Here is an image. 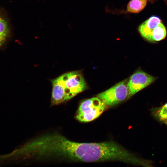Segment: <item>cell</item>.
Returning a JSON list of instances; mask_svg holds the SVG:
<instances>
[{"instance_id": "6da1fadb", "label": "cell", "mask_w": 167, "mask_h": 167, "mask_svg": "<svg viewBox=\"0 0 167 167\" xmlns=\"http://www.w3.org/2000/svg\"><path fill=\"white\" fill-rule=\"evenodd\" d=\"M118 161L136 164L139 160L125 148L112 142L78 143L77 162Z\"/></svg>"}, {"instance_id": "7a4b0ae2", "label": "cell", "mask_w": 167, "mask_h": 167, "mask_svg": "<svg viewBox=\"0 0 167 167\" xmlns=\"http://www.w3.org/2000/svg\"><path fill=\"white\" fill-rule=\"evenodd\" d=\"M106 105L97 97L86 100L80 104L75 118L81 122H91L99 117L105 110Z\"/></svg>"}, {"instance_id": "3957f363", "label": "cell", "mask_w": 167, "mask_h": 167, "mask_svg": "<svg viewBox=\"0 0 167 167\" xmlns=\"http://www.w3.org/2000/svg\"><path fill=\"white\" fill-rule=\"evenodd\" d=\"M59 76L64 89L66 101L86 88V83L80 71L67 72Z\"/></svg>"}, {"instance_id": "277c9868", "label": "cell", "mask_w": 167, "mask_h": 167, "mask_svg": "<svg viewBox=\"0 0 167 167\" xmlns=\"http://www.w3.org/2000/svg\"><path fill=\"white\" fill-rule=\"evenodd\" d=\"M126 81L124 80L112 87L98 94L96 97L106 105H115L128 98L129 91Z\"/></svg>"}, {"instance_id": "5b68a950", "label": "cell", "mask_w": 167, "mask_h": 167, "mask_svg": "<svg viewBox=\"0 0 167 167\" xmlns=\"http://www.w3.org/2000/svg\"><path fill=\"white\" fill-rule=\"evenodd\" d=\"M155 78L143 71L139 70L130 77L127 85L129 98L152 83Z\"/></svg>"}, {"instance_id": "8992f818", "label": "cell", "mask_w": 167, "mask_h": 167, "mask_svg": "<svg viewBox=\"0 0 167 167\" xmlns=\"http://www.w3.org/2000/svg\"><path fill=\"white\" fill-rule=\"evenodd\" d=\"M161 23V21L159 18L155 16H152L139 26L138 31L143 38L151 42L156 27Z\"/></svg>"}, {"instance_id": "52a82bcc", "label": "cell", "mask_w": 167, "mask_h": 167, "mask_svg": "<svg viewBox=\"0 0 167 167\" xmlns=\"http://www.w3.org/2000/svg\"><path fill=\"white\" fill-rule=\"evenodd\" d=\"M52 89L51 99V106L66 102L64 89L59 76L51 80Z\"/></svg>"}, {"instance_id": "ba28073f", "label": "cell", "mask_w": 167, "mask_h": 167, "mask_svg": "<svg viewBox=\"0 0 167 167\" xmlns=\"http://www.w3.org/2000/svg\"><path fill=\"white\" fill-rule=\"evenodd\" d=\"M148 0H131L128 3L125 12L131 13H138L145 7Z\"/></svg>"}, {"instance_id": "9c48e42d", "label": "cell", "mask_w": 167, "mask_h": 167, "mask_svg": "<svg viewBox=\"0 0 167 167\" xmlns=\"http://www.w3.org/2000/svg\"><path fill=\"white\" fill-rule=\"evenodd\" d=\"M10 28L6 19L0 15V43L3 44L10 34Z\"/></svg>"}, {"instance_id": "30bf717a", "label": "cell", "mask_w": 167, "mask_h": 167, "mask_svg": "<svg viewBox=\"0 0 167 167\" xmlns=\"http://www.w3.org/2000/svg\"><path fill=\"white\" fill-rule=\"evenodd\" d=\"M157 117L163 121L167 117V103L161 108L157 113Z\"/></svg>"}, {"instance_id": "8fae6325", "label": "cell", "mask_w": 167, "mask_h": 167, "mask_svg": "<svg viewBox=\"0 0 167 167\" xmlns=\"http://www.w3.org/2000/svg\"><path fill=\"white\" fill-rule=\"evenodd\" d=\"M165 123L167 125V117L166 118L163 120Z\"/></svg>"}]
</instances>
